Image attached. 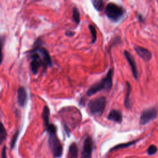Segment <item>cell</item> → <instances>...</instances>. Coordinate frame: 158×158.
Masks as SVG:
<instances>
[{
    "label": "cell",
    "mask_w": 158,
    "mask_h": 158,
    "mask_svg": "<svg viewBox=\"0 0 158 158\" xmlns=\"http://www.w3.org/2000/svg\"><path fill=\"white\" fill-rule=\"evenodd\" d=\"M113 74V69L110 68L104 78L89 87L86 92V95L88 96H91L102 90L110 91L112 86Z\"/></svg>",
    "instance_id": "obj_1"
},
{
    "label": "cell",
    "mask_w": 158,
    "mask_h": 158,
    "mask_svg": "<svg viewBox=\"0 0 158 158\" xmlns=\"http://www.w3.org/2000/svg\"><path fill=\"white\" fill-rule=\"evenodd\" d=\"M30 51H37L40 54L45 69H46L48 67L52 66L51 57L49 53V51L44 47L43 46V41L40 37L38 38L35 41L33 48Z\"/></svg>",
    "instance_id": "obj_2"
},
{
    "label": "cell",
    "mask_w": 158,
    "mask_h": 158,
    "mask_svg": "<svg viewBox=\"0 0 158 158\" xmlns=\"http://www.w3.org/2000/svg\"><path fill=\"white\" fill-rule=\"evenodd\" d=\"M48 134V146L53 157L60 158L63 153V147L57 136V132H51Z\"/></svg>",
    "instance_id": "obj_3"
},
{
    "label": "cell",
    "mask_w": 158,
    "mask_h": 158,
    "mask_svg": "<svg viewBox=\"0 0 158 158\" xmlns=\"http://www.w3.org/2000/svg\"><path fill=\"white\" fill-rule=\"evenodd\" d=\"M106 98L104 96H101L91 100L88 104V108L91 115L99 116L102 114L106 107Z\"/></svg>",
    "instance_id": "obj_4"
},
{
    "label": "cell",
    "mask_w": 158,
    "mask_h": 158,
    "mask_svg": "<svg viewBox=\"0 0 158 158\" xmlns=\"http://www.w3.org/2000/svg\"><path fill=\"white\" fill-rule=\"evenodd\" d=\"M105 14L109 19L112 21H117L123 16L124 10L122 6L114 2H109L106 7Z\"/></svg>",
    "instance_id": "obj_5"
},
{
    "label": "cell",
    "mask_w": 158,
    "mask_h": 158,
    "mask_svg": "<svg viewBox=\"0 0 158 158\" xmlns=\"http://www.w3.org/2000/svg\"><path fill=\"white\" fill-rule=\"evenodd\" d=\"M27 53H29L30 54V69L32 73L34 75H36L40 68L43 67L44 69V65L42 60V57L39 52L37 51H29L27 52Z\"/></svg>",
    "instance_id": "obj_6"
},
{
    "label": "cell",
    "mask_w": 158,
    "mask_h": 158,
    "mask_svg": "<svg viewBox=\"0 0 158 158\" xmlns=\"http://www.w3.org/2000/svg\"><path fill=\"white\" fill-rule=\"evenodd\" d=\"M157 115V110L156 108H149L144 109L140 116L139 123L140 124L144 125L148 123L150 121L155 119Z\"/></svg>",
    "instance_id": "obj_7"
},
{
    "label": "cell",
    "mask_w": 158,
    "mask_h": 158,
    "mask_svg": "<svg viewBox=\"0 0 158 158\" xmlns=\"http://www.w3.org/2000/svg\"><path fill=\"white\" fill-rule=\"evenodd\" d=\"M93 150V142L90 137L87 136L83 142V150L81 158H91Z\"/></svg>",
    "instance_id": "obj_8"
},
{
    "label": "cell",
    "mask_w": 158,
    "mask_h": 158,
    "mask_svg": "<svg viewBox=\"0 0 158 158\" xmlns=\"http://www.w3.org/2000/svg\"><path fill=\"white\" fill-rule=\"evenodd\" d=\"M123 54H124V56H125L127 60L128 61V64L130 66L131 73H132V75H133L134 78L135 80H137L138 72L135 60L133 56L128 51H126V50L124 51Z\"/></svg>",
    "instance_id": "obj_9"
},
{
    "label": "cell",
    "mask_w": 158,
    "mask_h": 158,
    "mask_svg": "<svg viewBox=\"0 0 158 158\" xmlns=\"http://www.w3.org/2000/svg\"><path fill=\"white\" fill-rule=\"evenodd\" d=\"M17 99L20 106L23 107L26 106L28 101V94L26 88L23 86H19L17 90Z\"/></svg>",
    "instance_id": "obj_10"
},
{
    "label": "cell",
    "mask_w": 158,
    "mask_h": 158,
    "mask_svg": "<svg viewBox=\"0 0 158 158\" xmlns=\"http://www.w3.org/2000/svg\"><path fill=\"white\" fill-rule=\"evenodd\" d=\"M134 49L136 54L141 57L144 61L149 62L152 58V53L147 48H145L139 46H135Z\"/></svg>",
    "instance_id": "obj_11"
},
{
    "label": "cell",
    "mask_w": 158,
    "mask_h": 158,
    "mask_svg": "<svg viewBox=\"0 0 158 158\" xmlns=\"http://www.w3.org/2000/svg\"><path fill=\"white\" fill-rule=\"evenodd\" d=\"M107 118L109 120H112L118 123H120L122 121V114L121 112L118 110L113 109L110 111L108 114Z\"/></svg>",
    "instance_id": "obj_12"
},
{
    "label": "cell",
    "mask_w": 158,
    "mask_h": 158,
    "mask_svg": "<svg viewBox=\"0 0 158 158\" xmlns=\"http://www.w3.org/2000/svg\"><path fill=\"white\" fill-rule=\"evenodd\" d=\"M131 92V86L128 81L126 82V94L124 100V105L125 107L127 109H130L131 107L130 104V94Z\"/></svg>",
    "instance_id": "obj_13"
},
{
    "label": "cell",
    "mask_w": 158,
    "mask_h": 158,
    "mask_svg": "<svg viewBox=\"0 0 158 158\" xmlns=\"http://www.w3.org/2000/svg\"><path fill=\"white\" fill-rule=\"evenodd\" d=\"M49 117H50V109L47 105H45L43 108V110L41 113V118H42L43 125L44 127L50 123Z\"/></svg>",
    "instance_id": "obj_14"
},
{
    "label": "cell",
    "mask_w": 158,
    "mask_h": 158,
    "mask_svg": "<svg viewBox=\"0 0 158 158\" xmlns=\"http://www.w3.org/2000/svg\"><path fill=\"white\" fill-rule=\"evenodd\" d=\"M137 141H138V140H134V141H130V142H128V143L118 144L114 146L113 148H112L110 149V151H116V150H118V149H120L128 148V147L131 146V145H133L134 144H135V143H136Z\"/></svg>",
    "instance_id": "obj_15"
},
{
    "label": "cell",
    "mask_w": 158,
    "mask_h": 158,
    "mask_svg": "<svg viewBox=\"0 0 158 158\" xmlns=\"http://www.w3.org/2000/svg\"><path fill=\"white\" fill-rule=\"evenodd\" d=\"M7 130L1 121H0V145L2 144L7 139Z\"/></svg>",
    "instance_id": "obj_16"
},
{
    "label": "cell",
    "mask_w": 158,
    "mask_h": 158,
    "mask_svg": "<svg viewBox=\"0 0 158 158\" xmlns=\"http://www.w3.org/2000/svg\"><path fill=\"white\" fill-rule=\"evenodd\" d=\"M69 153L72 158H77L78 154V149L77 144L75 143H72L69 146Z\"/></svg>",
    "instance_id": "obj_17"
},
{
    "label": "cell",
    "mask_w": 158,
    "mask_h": 158,
    "mask_svg": "<svg viewBox=\"0 0 158 158\" xmlns=\"http://www.w3.org/2000/svg\"><path fill=\"white\" fill-rule=\"evenodd\" d=\"M72 18L77 25H78L80 22V15L78 9L76 7H74L72 9Z\"/></svg>",
    "instance_id": "obj_18"
},
{
    "label": "cell",
    "mask_w": 158,
    "mask_h": 158,
    "mask_svg": "<svg viewBox=\"0 0 158 158\" xmlns=\"http://www.w3.org/2000/svg\"><path fill=\"white\" fill-rule=\"evenodd\" d=\"M93 7L98 11H101L104 8V2L102 0H91Z\"/></svg>",
    "instance_id": "obj_19"
},
{
    "label": "cell",
    "mask_w": 158,
    "mask_h": 158,
    "mask_svg": "<svg viewBox=\"0 0 158 158\" xmlns=\"http://www.w3.org/2000/svg\"><path fill=\"white\" fill-rule=\"evenodd\" d=\"M19 135H20V130H17L14 133V134L13 135V136L11 138V141H10V148H11V149H13L15 148L16 143H17V139L19 138Z\"/></svg>",
    "instance_id": "obj_20"
},
{
    "label": "cell",
    "mask_w": 158,
    "mask_h": 158,
    "mask_svg": "<svg viewBox=\"0 0 158 158\" xmlns=\"http://www.w3.org/2000/svg\"><path fill=\"white\" fill-rule=\"evenodd\" d=\"M88 27H89V30L91 35V42H92V43H94L97 39L96 30L93 25H89Z\"/></svg>",
    "instance_id": "obj_21"
},
{
    "label": "cell",
    "mask_w": 158,
    "mask_h": 158,
    "mask_svg": "<svg viewBox=\"0 0 158 158\" xmlns=\"http://www.w3.org/2000/svg\"><path fill=\"white\" fill-rule=\"evenodd\" d=\"M157 151V147L154 145V144H152L147 149V153L149 154V155H154L155 154Z\"/></svg>",
    "instance_id": "obj_22"
},
{
    "label": "cell",
    "mask_w": 158,
    "mask_h": 158,
    "mask_svg": "<svg viewBox=\"0 0 158 158\" xmlns=\"http://www.w3.org/2000/svg\"><path fill=\"white\" fill-rule=\"evenodd\" d=\"M3 44H4V40L0 37V65L2 64V62L3 60V58H4L3 52H2Z\"/></svg>",
    "instance_id": "obj_23"
},
{
    "label": "cell",
    "mask_w": 158,
    "mask_h": 158,
    "mask_svg": "<svg viewBox=\"0 0 158 158\" xmlns=\"http://www.w3.org/2000/svg\"><path fill=\"white\" fill-rule=\"evenodd\" d=\"M7 148L6 146H4L1 150V158H7Z\"/></svg>",
    "instance_id": "obj_24"
},
{
    "label": "cell",
    "mask_w": 158,
    "mask_h": 158,
    "mask_svg": "<svg viewBox=\"0 0 158 158\" xmlns=\"http://www.w3.org/2000/svg\"><path fill=\"white\" fill-rule=\"evenodd\" d=\"M75 34V33L74 31H67L65 33V35L67 36H69V37H72Z\"/></svg>",
    "instance_id": "obj_25"
}]
</instances>
